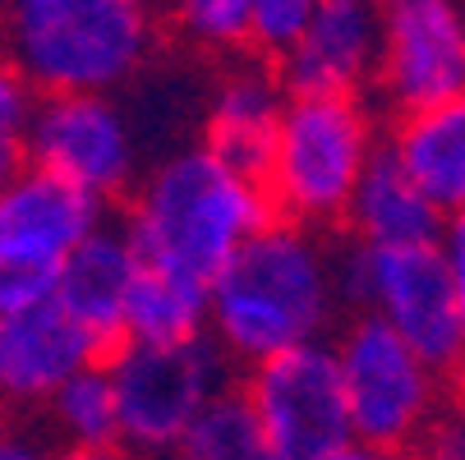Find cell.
Wrapping results in <instances>:
<instances>
[{"label": "cell", "mask_w": 465, "mask_h": 460, "mask_svg": "<svg viewBox=\"0 0 465 460\" xmlns=\"http://www.w3.org/2000/svg\"><path fill=\"white\" fill-rule=\"evenodd\" d=\"M346 249L322 230L272 217L213 281L208 337L231 364L258 368L341 332Z\"/></svg>", "instance_id": "obj_1"}, {"label": "cell", "mask_w": 465, "mask_h": 460, "mask_svg": "<svg viewBox=\"0 0 465 460\" xmlns=\"http://www.w3.org/2000/svg\"><path fill=\"white\" fill-rule=\"evenodd\" d=\"M272 217L268 184L226 166L203 143H184L143 171L124 208V235L143 268L213 290Z\"/></svg>", "instance_id": "obj_2"}, {"label": "cell", "mask_w": 465, "mask_h": 460, "mask_svg": "<svg viewBox=\"0 0 465 460\" xmlns=\"http://www.w3.org/2000/svg\"><path fill=\"white\" fill-rule=\"evenodd\" d=\"M0 46L42 97H115L153 60V0H0Z\"/></svg>", "instance_id": "obj_3"}, {"label": "cell", "mask_w": 465, "mask_h": 460, "mask_svg": "<svg viewBox=\"0 0 465 460\" xmlns=\"http://www.w3.org/2000/svg\"><path fill=\"white\" fill-rule=\"evenodd\" d=\"M378 152V120L364 97H291L268 180H262L272 212L309 230L346 226Z\"/></svg>", "instance_id": "obj_4"}, {"label": "cell", "mask_w": 465, "mask_h": 460, "mask_svg": "<svg viewBox=\"0 0 465 460\" xmlns=\"http://www.w3.org/2000/svg\"><path fill=\"white\" fill-rule=\"evenodd\" d=\"M106 373L120 401V446L139 460H171L222 396H231V359L213 337L180 346L124 341Z\"/></svg>", "instance_id": "obj_5"}, {"label": "cell", "mask_w": 465, "mask_h": 460, "mask_svg": "<svg viewBox=\"0 0 465 460\" xmlns=\"http://www.w3.org/2000/svg\"><path fill=\"white\" fill-rule=\"evenodd\" d=\"M341 268H346V299L355 313L391 327L433 368L442 373L465 368V304L442 244H420V249L351 244Z\"/></svg>", "instance_id": "obj_6"}, {"label": "cell", "mask_w": 465, "mask_h": 460, "mask_svg": "<svg viewBox=\"0 0 465 460\" xmlns=\"http://www.w3.org/2000/svg\"><path fill=\"white\" fill-rule=\"evenodd\" d=\"M351 401V424L360 442L415 451L433 419L447 410L442 368H433L415 346L382 327L378 318L355 313L331 337Z\"/></svg>", "instance_id": "obj_7"}, {"label": "cell", "mask_w": 465, "mask_h": 460, "mask_svg": "<svg viewBox=\"0 0 465 460\" xmlns=\"http://www.w3.org/2000/svg\"><path fill=\"white\" fill-rule=\"evenodd\" d=\"M102 226L106 208L97 199L37 166L0 189V318L51 299L64 262Z\"/></svg>", "instance_id": "obj_8"}, {"label": "cell", "mask_w": 465, "mask_h": 460, "mask_svg": "<svg viewBox=\"0 0 465 460\" xmlns=\"http://www.w3.org/2000/svg\"><path fill=\"white\" fill-rule=\"evenodd\" d=\"M33 166L106 208L120 193H134L148 171L143 124L120 97H42L33 129Z\"/></svg>", "instance_id": "obj_9"}, {"label": "cell", "mask_w": 465, "mask_h": 460, "mask_svg": "<svg viewBox=\"0 0 465 460\" xmlns=\"http://www.w3.org/2000/svg\"><path fill=\"white\" fill-rule=\"evenodd\" d=\"M240 396L282 460H331L355 437L351 401L331 341L277 355L249 368Z\"/></svg>", "instance_id": "obj_10"}, {"label": "cell", "mask_w": 465, "mask_h": 460, "mask_svg": "<svg viewBox=\"0 0 465 460\" xmlns=\"http://www.w3.org/2000/svg\"><path fill=\"white\" fill-rule=\"evenodd\" d=\"M378 93L396 115L465 93V0H382Z\"/></svg>", "instance_id": "obj_11"}, {"label": "cell", "mask_w": 465, "mask_h": 460, "mask_svg": "<svg viewBox=\"0 0 465 460\" xmlns=\"http://www.w3.org/2000/svg\"><path fill=\"white\" fill-rule=\"evenodd\" d=\"M102 341L55 299H37L0 318V410L46 415L79 373L102 364Z\"/></svg>", "instance_id": "obj_12"}, {"label": "cell", "mask_w": 465, "mask_h": 460, "mask_svg": "<svg viewBox=\"0 0 465 460\" xmlns=\"http://www.w3.org/2000/svg\"><path fill=\"white\" fill-rule=\"evenodd\" d=\"M277 70L291 97H364L382 70V0H322Z\"/></svg>", "instance_id": "obj_13"}, {"label": "cell", "mask_w": 465, "mask_h": 460, "mask_svg": "<svg viewBox=\"0 0 465 460\" xmlns=\"http://www.w3.org/2000/svg\"><path fill=\"white\" fill-rule=\"evenodd\" d=\"M286 111H291V88L282 83L277 64L235 60L203 97V115H198L203 148L253 180H268Z\"/></svg>", "instance_id": "obj_14"}, {"label": "cell", "mask_w": 465, "mask_h": 460, "mask_svg": "<svg viewBox=\"0 0 465 460\" xmlns=\"http://www.w3.org/2000/svg\"><path fill=\"white\" fill-rule=\"evenodd\" d=\"M134 281H139V253L129 244L124 226L106 221L64 262L51 299L70 308L102 346H111V341H124V308H129Z\"/></svg>", "instance_id": "obj_15"}, {"label": "cell", "mask_w": 465, "mask_h": 460, "mask_svg": "<svg viewBox=\"0 0 465 460\" xmlns=\"http://www.w3.org/2000/svg\"><path fill=\"white\" fill-rule=\"evenodd\" d=\"M346 230L364 249H420V244H442L447 212L382 148L351 203Z\"/></svg>", "instance_id": "obj_16"}, {"label": "cell", "mask_w": 465, "mask_h": 460, "mask_svg": "<svg viewBox=\"0 0 465 460\" xmlns=\"http://www.w3.org/2000/svg\"><path fill=\"white\" fill-rule=\"evenodd\" d=\"M387 152L447 217L465 212V93L396 115Z\"/></svg>", "instance_id": "obj_17"}, {"label": "cell", "mask_w": 465, "mask_h": 460, "mask_svg": "<svg viewBox=\"0 0 465 460\" xmlns=\"http://www.w3.org/2000/svg\"><path fill=\"white\" fill-rule=\"evenodd\" d=\"M208 318H213L208 286L153 272L139 262V281L129 290V308H124V341H139V346L198 341L208 337Z\"/></svg>", "instance_id": "obj_18"}, {"label": "cell", "mask_w": 465, "mask_h": 460, "mask_svg": "<svg viewBox=\"0 0 465 460\" xmlns=\"http://www.w3.org/2000/svg\"><path fill=\"white\" fill-rule=\"evenodd\" d=\"M46 428L70 451H111L120 446V401L106 364L79 373L46 406Z\"/></svg>", "instance_id": "obj_19"}, {"label": "cell", "mask_w": 465, "mask_h": 460, "mask_svg": "<svg viewBox=\"0 0 465 460\" xmlns=\"http://www.w3.org/2000/svg\"><path fill=\"white\" fill-rule=\"evenodd\" d=\"M171 460H282V455L262 437L249 401L240 391H231V396H222L198 419V428L180 442V451Z\"/></svg>", "instance_id": "obj_20"}, {"label": "cell", "mask_w": 465, "mask_h": 460, "mask_svg": "<svg viewBox=\"0 0 465 460\" xmlns=\"http://www.w3.org/2000/svg\"><path fill=\"white\" fill-rule=\"evenodd\" d=\"M42 93L28 74L0 51V189L33 171V129H37Z\"/></svg>", "instance_id": "obj_21"}, {"label": "cell", "mask_w": 465, "mask_h": 460, "mask_svg": "<svg viewBox=\"0 0 465 460\" xmlns=\"http://www.w3.org/2000/svg\"><path fill=\"white\" fill-rule=\"evenodd\" d=\"M171 24L189 46L231 55L240 46H253V0H180Z\"/></svg>", "instance_id": "obj_22"}, {"label": "cell", "mask_w": 465, "mask_h": 460, "mask_svg": "<svg viewBox=\"0 0 465 460\" xmlns=\"http://www.w3.org/2000/svg\"><path fill=\"white\" fill-rule=\"evenodd\" d=\"M322 0H253V51L286 55Z\"/></svg>", "instance_id": "obj_23"}, {"label": "cell", "mask_w": 465, "mask_h": 460, "mask_svg": "<svg viewBox=\"0 0 465 460\" xmlns=\"http://www.w3.org/2000/svg\"><path fill=\"white\" fill-rule=\"evenodd\" d=\"M420 460H465V401H447L433 428L415 446Z\"/></svg>", "instance_id": "obj_24"}, {"label": "cell", "mask_w": 465, "mask_h": 460, "mask_svg": "<svg viewBox=\"0 0 465 460\" xmlns=\"http://www.w3.org/2000/svg\"><path fill=\"white\" fill-rule=\"evenodd\" d=\"M51 451L42 446L37 433L15 428V424H0V460H46Z\"/></svg>", "instance_id": "obj_25"}, {"label": "cell", "mask_w": 465, "mask_h": 460, "mask_svg": "<svg viewBox=\"0 0 465 460\" xmlns=\"http://www.w3.org/2000/svg\"><path fill=\"white\" fill-rule=\"evenodd\" d=\"M442 253H447V268H451L456 290H460V304H465V212L447 217V230H442Z\"/></svg>", "instance_id": "obj_26"}, {"label": "cell", "mask_w": 465, "mask_h": 460, "mask_svg": "<svg viewBox=\"0 0 465 460\" xmlns=\"http://www.w3.org/2000/svg\"><path fill=\"white\" fill-rule=\"evenodd\" d=\"M331 460H420L415 451H401V446H373V442H351L346 451H337Z\"/></svg>", "instance_id": "obj_27"}, {"label": "cell", "mask_w": 465, "mask_h": 460, "mask_svg": "<svg viewBox=\"0 0 465 460\" xmlns=\"http://www.w3.org/2000/svg\"><path fill=\"white\" fill-rule=\"evenodd\" d=\"M46 460H139V455H129L124 446H111V451H70V446H60Z\"/></svg>", "instance_id": "obj_28"}, {"label": "cell", "mask_w": 465, "mask_h": 460, "mask_svg": "<svg viewBox=\"0 0 465 460\" xmlns=\"http://www.w3.org/2000/svg\"><path fill=\"white\" fill-rule=\"evenodd\" d=\"M175 5H180V0H153V10H162V15H171Z\"/></svg>", "instance_id": "obj_29"}]
</instances>
